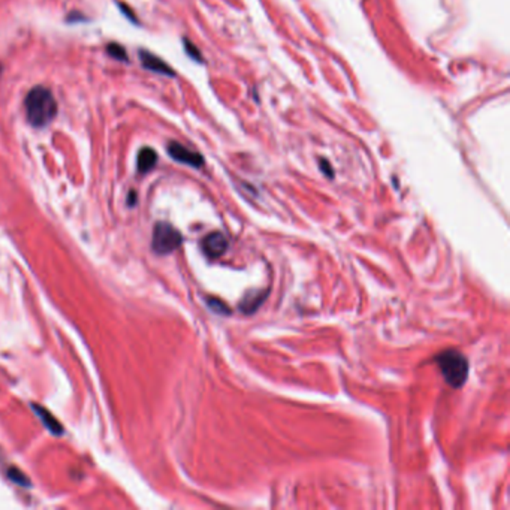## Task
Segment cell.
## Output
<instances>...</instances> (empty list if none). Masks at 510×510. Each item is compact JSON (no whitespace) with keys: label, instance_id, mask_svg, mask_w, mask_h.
Listing matches in <instances>:
<instances>
[{"label":"cell","instance_id":"obj_1","mask_svg":"<svg viewBox=\"0 0 510 510\" xmlns=\"http://www.w3.org/2000/svg\"><path fill=\"white\" fill-rule=\"evenodd\" d=\"M25 118L33 127H45L57 116V102L50 89L44 85L33 87L24 99Z\"/></svg>","mask_w":510,"mask_h":510},{"label":"cell","instance_id":"obj_2","mask_svg":"<svg viewBox=\"0 0 510 510\" xmlns=\"http://www.w3.org/2000/svg\"><path fill=\"white\" fill-rule=\"evenodd\" d=\"M437 364L446 382L452 387H461L469 377V361L458 350H446L437 357Z\"/></svg>","mask_w":510,"mask_h":510},{"label":"cell","instance_id":"obj_3","mask_svg":"<svg viewBox=\"0 0 510 510\" xmlns=\"http://www.w3.org/2000/svg\"><path fill=\"white\" fill-rule=\"evenodd\" d=\"M181 243H183V237L178 229H176L172 224L160 222L154 226L153 231V250L159 255H168L177 250Z\"/></svg>","mask_w":510,"mask_h":510},{"label":"cell","instance_id":"obj_4","mask_svg":"<svg viewBox=\"0 0 510 510\" xmlns=\"http://www.w3.org/2000/svg\"><path fill=\"white\" fill-rule=\"evenodd\" d=\"M168 154L176 162L183 163V165L192 167V168H196V169H200V168L204 167L202 154L192 150V149H189V147L180 144V142H176V141L169 142Z\"/></svg>","mask_w":510,"mask_h":510},{"label":"cell","instance_id":"obj_5","mask_svg":"<svg viewBox=\"0 0 510 510\" xmlns=\"http://www.w3.org/2000/svg\"><path fill=\"white\" fill-rule=\"evenodd\" d=\"M202 252L205 256H209L210 259H217L226 253V250L229 247V241L224 237V233L222 232H211L202 240Z\"/></svg>","mask_w":510,"mask_h":510},{"label":"cell","instance_id":"obj_6","mask_svg":"<svg viewBox=\"0 0 510 510\" xmlns=\"http://www.w3.org/2000/svg\"><path fill=\"white\" fill-rule=\"evenodd\" d=\"M140 60H141V65L147 69V71H151L154 74H160V75H167V76H176L174 69L168 66L160 57L150 53V51L141 50Z\"/></svg>","mask_w":510,"mask_h":510},{"label":"cell","instance_id":"obj_7","mask_svg":"<svg viewBox=\"0 0 510 510\" xmlns=\"http://www.w3.org/2000/svg\"><path fill=\"white\" fill-rule=\"evenodd\" d=\"M266 290L262 292V290H252L248 292L247 295L241 299L240 302V310L243 311L244 315H252L255 313V311L259 308V306L262 304V302L265 301L266 298Z\"/></svg>","mask_w":510,"mask_h":510},{"label":"cell","instance_id":"obj_8","mask_svg":"<svg viewBox=\"0 0 510 510\" xmlns=\"http://www.w3.org/2000/svg\"><path fill=\"white\" fill-rule=\"evenodd\" d=\"M156 163H158V153H156L150 147H145L140 153H138V159H136V167L138 172L140 174H147L150 172Z\"/></svg>","mask_w":510,"mask_h":510},{"label":"cell","instance_id":"obj_9","mask_svg":"<svg viewBox=\"0 0 510 510\" xmlns=\"http://www.w3.org/2000/svg\"><path fill=\"white\" fill-rule=\"evenodd\" d=\"M33 409H34V412H36V416H39V419L47 427L50 433H53L54 436H60L63 433L62 425H60L59 421L48 410H45L44 407H41V405H33Z\"/></svg>","mask_w":510,"mask_h":510},{"label":"cell","instance_id":"obj_10","mask_svg":"<svg viewBox=\"0 0 510 510\" xmlns=\"http://www.w3.org/2000/svg\"><path fill=\"white\" fill-rule=\"evenodd\" d=\"M107 53L112 57L118 60V62H127V53L125 47H122L120 44H116V42H112V44H109L107 47Z\"/></svg>","mask_w":510,"mask_h":510},{"label":"cell","instance_id":"obj_11","mask_svg":"<svg viewBox=\"0 0 510 510\" xmlns=\"http://www.w3.org/2000/svg\"><path fill=\"white\" fill-rule=\"evenodd\" d=\"M206 302H209V307H210L213 311H215V313H217V315H229V313H231L229 308H228V306L224 304V302L220 301V299L210 298V299L206 301Z\"/></svg>","mask_w":510,"mask_h":510},{"label":"cell","instance_id":"obj_12","mask_svg":"<svg viewBox=\"0 0 510 510\" xmlns=\"http://www.w3.org/2000/svg\"><path fill=\"white\" fill-rule=\"evenodd\" d=\"M8 474H10V478L15 483H19V485H21V487H29V480H28V478H25V474H23L19 469H15V467H14V469L8 470Z\"/></svg>","mask_w":510,"mask_h":510},{"label":"cell","instance_id":"obj_13","mask_svg":"<svg viewBox=\"0 0 510 510\" xmlns=\"http://www.w3.org/2000/svg\"><path fill=\"white\" fill-rule=\"evenodd\" d=\"M183 44H184V48H186V53L190 56V57H192L193 60H196V62H202V56H201V53H200V50H198L193 44H192V42H190L189 39H184L183 41Z\"/></svg>","mask_w":510,"mask_h":510},{"label":"cell","instance_id":"obj_14","mask_svg":"<svg viewBox=\"0 0 510 510\" xmlns=\"http://www.w3.org/2000/svg\"><path fill=\"white\" fill-rule=\"evenodd\" d=\"M321 168H322V172H323V174L326 176V177H334V171H332V167H331V163H328L326 160H321Z\"/></svg>","mask_w":510,"mask_h":510},{"label":"cell","instance_id":"obj_15","mask_svg":"<svg viewBox=\"0 0 510 510\" xmlns=\"http://www.w3.org/2000/svg\"><path fill=\"white\" fill-rule=\"evenodd\" d=\"M0 75H2V65H0Z\"/></svg>","mask_w":510,"mask_h":510}]
</instances>
